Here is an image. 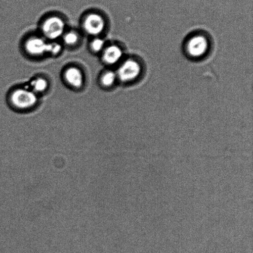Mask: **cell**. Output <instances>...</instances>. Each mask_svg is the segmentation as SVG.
<instances>
[{"instance_id": "3", "label": "cell", "mask_w": 253, "mask_h": 253, "mask_svg": "<svg viewBox=\"0 0 253 253\" xmlns=\"http://www.w3.org/2000/svg\"><path fill=\"white\" fill-rule=\"evenodd\" d=\"M141 72L140 63L135 59H128L121 64L116 74L121 82L129 83L137 79Z\"/></svg>"}, {"instance_id": "13", "label": "cell", "mask_w": 253, "mask_h": 253, "mask_svg": "<svg viewBox=\"0 0 253 253\" xmlns=\"http://www.w3.org/2000/svg\"><path fill=\"white\" fill-rule=\"evenodd\" d=\"M105 42L102 39L96 38L94 39L91 44V49L94 51L100 52L103 51L105 47Z\"/></svg>"}, {"instance_id": "7", "label": "cell", "mask_w": 253, "mask_h": 253, "mask_svg": "<svg viewBox=\"0 0 253 253\" xmlns=\"http://www.w3.org/2000/svg\"><path fill=\"white\" fill-rule=\"evenodd\" d=\"M65 80L74 88H81L84 85V77L83 72L76 67H70L64 73Z\"/></svg>"}, {"instance_id": "4", "label": "cell", "mask_w": 253, "mask_h": 253, "mask_svg": "<svg viewBox=\"0 0 253 253\" xmlns=\"http://www.w3.org/2000/svg\"><path fill=\"white\" fill-rule=\"evenodd\" d=\"M209 48V42L202 34L195 35L188 40L186 45V51L191 57L194 58H201L207 53Z\"/></svg>"}, {"instance_id": "10", "label": "cell", "mask_w": 253, "mask_h": 253, "mask_svg": "<svg viewBox=\"0 0 253 253\" xmlns=\"http://www.w3.org/2000/svg\"><path fill=\"white\" fill-rule=\"evenodd\" d=\"M117 74L112 71L105 72L101 76V83L105 88H110L115 84L117 79Z\"/></svg>"}, {"instance_id": "11", "label": "cell", "mask_w": 253, "mask_h": 253, "mask_svg": "<svg viewBox=\"0 0 253 253\" xmlns=\"http://www.w3.org/2000/svg\"><path fill=\"white\" fill-rule=\"evenodd\" d=\"M79 36L76 32L71 31L64 35V42L68 46H74L78 43Z\"/></svg>"}, {"instance_id": "2", "label": "cell", "mask_w": 253, "mask_h": 253, "mask_svg": "<svg viewBox=\"0 0 253 253\" xmlns=\"http://www.w3.org/2000/svg\"><path fill=\"white\" fill-rule=\"evenodd\" d=\"M65 27L63 19L58 16H51L44 21L42 31L47 39L56 40L63 36Z\"/></svg>"}, {"instance_id": "5", "label": "cell", "mask_w": 253, "mask_h": 253, "mask_svg": "<svg viewBox=\"0 0 253 253\" xmlns=\"http://www.w3.org/2000/svg\"><path fill=\"white\" fill-rule=\"evenodd\" d=\"M85 31L90 36H98L105 28V21L103 17L98 13H90L84 19L83 24Z\"/></svg>"}, {"instance_id": "12", "label": "cell", "mask_w": 253, "mask_h": 253, "mask_svg": "<svg viewBox=\"0 0 253 253\" xmlns=\"http://www.w3.org/2000/svg\"><path fill=\"white\" fill-rule=\"evenodd\" d=\"M62 47L58 42H53L51 43H48V51L47 53L51 54V55H56L60 53Z\"/></svg>"}, {"instance_id": "6", "label": "cell", "mask_w": 253, "mask_h": 253, "mask_svg": "<svg viewBox=\"0 0 253 253\" xmlns=\"http://www.w3.org/2000/svg\"><path fill=\"white\" fill-rule=\"evenodd\" d=\"M25 48L27 53L32 56H43L48 51V43L41 37H31L26 41Z\"/></svg>"}, {"instance_id": "8", "label": "cell", "mask_w": 253, "mask_h": 253, "mask_svg": "<svg viewBox=\"0 0 253 253\" xmlns=\"http://www.w3.org/2000/svg\"><path fill=\"white\" fill-rule=\"evenodd\" d=\"M123 56V51L120 47L112 45L105 49L103 54V59L106 64L113 65L118 63Z\"/></svg>"}, {"instance_id": "9", "label": "cell", "mask_w": 253, "mask_h": 253, "mask_svg": "<svg viewBox=\"0 0 253 253\" xmlns=\"http://www.w3.org/2000/svg\"><path fill=\"white\" fill-rule=\"evenodd\" d=\"M30 86H31V91H33L34 93L36 94L42 93L45 91L48 88V83L45 79L38 78L32 81L30 83Z\"/></svg>"}, {"instance_id": "1", "label": "cell", "mask_w": 253, "mask_h": 253, "mask_svg": "<svg viewBox=\"0 0 253 253\" xmlns=\"http://www.w3.org/2000/svg\"><path fill=\"white\" fill-rule=\"evenodd\" d=\"M11 101L15 107L25 110L36 105L38 101V97L31 89H17L12 92Z\"/></svg>"}]
</instances>
